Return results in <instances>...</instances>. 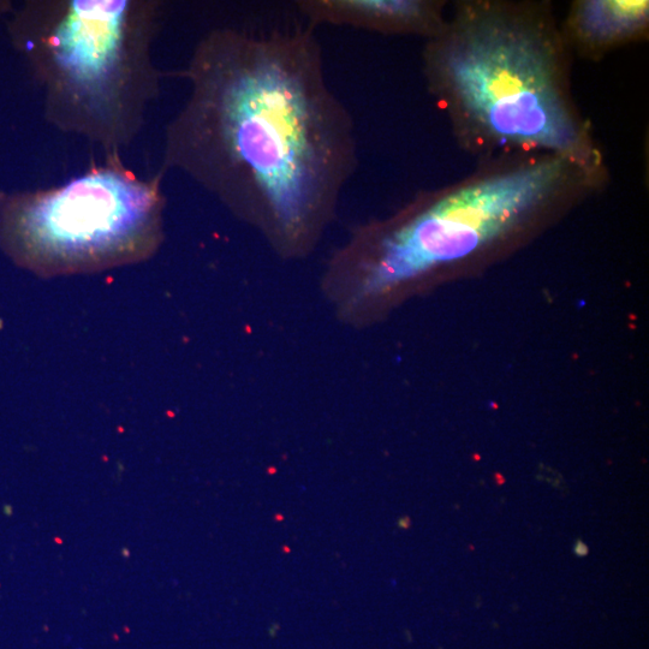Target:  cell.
Wrapping results in <instances>:
<instances>
[{
	"instance_id": "obj_1",
	"label": "cell",
	"mask_w": 649,
	"mask_h": 649,
	"mask_svg": "<svg viewBox=\"0 0 649 649\" xmlns=\"http://www.w3.org/2000/svg\"><path fill=\"white\" fill-rule=\"evenodd\" d=\"M180 75L188 97L166 127L163 171L182 172L279 252H307L359 160L317 27L299 11L214 27Z\"/></svg>"
},
{
	"instance_id": "obj_2",
	"label": "cell",
	"mask_w": 649,
	"mask_h": 649,
	"mask_svg": "<svg viewBox=\"0 0 649 649\" xmlns=\"http://www.w3.org/2000/svg\"><path fill=\"white\" fill-rule=\"evenodd\" d=\"M158 0H35L11 23L14 43L62 133L103 148L106 160L138 138L164 74L152 59Z\"/></svg>"
},
{
	"instance_id": "obj_3",
	"label": "cell",
	"mask_w": 649,
	"mask_h": 649,
	"mask_svg": "<svg viewBox=\"0 0 649 649\" xmlns=\"http://www.w3.org/2000/svg\"><path fill=\"white\" fill-rule=\"evenodd\" d=\"M164 171L142 178L121 162L61 187L0 196V247L43 278L144 263L164 241Z\"/></svg>"
},
{
	"instance_id": "obj_4",
	"label": "cell",
	"mask_w": 649,
	"mask_h": 649,
	"mask_svg": "<svg viewBox=\"0 0 649 649\" xmlns=\"http://www.w3.org/2000/svg\"><path fill=\"white\" fill-rule=\"evenodd\" d=\"M561 158L493 176L428 201L385 229H366L335 260L359 294L400 287L497 240L555 192Z\"/></svg>"
},
{
	"instance_id": "obj_5",
	"label": "cell",
	"mask_w": 649,
	"mask_h": 649,
	"mask_svg": "<svg viewBox=\"0 0 649 649\" xmlns=\"http://www.w3.org/2000/svg\"><path fill=\"white\" fill-rule=\"evenodd\" d=\"M432 74L487 132L559 153L579 150V129L559 91L550 52L502 20L474 22L434 47Z\"/></svg>"
},
{
	"instance_id": "obj_6",
	"label": "cell",
	"mask_w": 649,
	"mask_h": 649,
	"mask_svg": "<svg viewBox=\"0 0 649 649\" xmlns=\"http://www.w3.org/2000/svg\"><path fill=\"white\" fill-rule=\"evenodd\" d=\"M295 8L317 28L426 32L436 21L432 5L420 0H300Z\"/></svg>"
},
{
	"instance_id": "obj_7",
	"label": "cell",
	"mask_w": 649,
	"mask_h": 649,
	"mask_svg": "<svg viewBox=\"0 0 649 649\" xmlns=\"http://www.w3.org/2000/svg\"><path fill=\"white\" fill-rule=\"evenodd\" d=\"M579 26L588 39L611 41L627 37L647 25V0H591L581 5Z\"/></svg>"
}]
</instances>
